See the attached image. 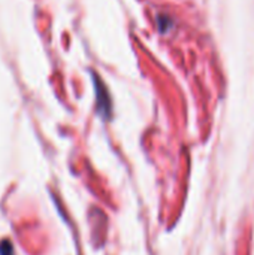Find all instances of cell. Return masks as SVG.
<instances>
[{
	"instance_id": "obj_1",
	"label": "cell",
	"mask_w": 254,
	"mask_h": 255,
	"mask_svg": "<svg viewBox=\"0 0 254 255\" xmlns=\"http://www.w3.org/2000/svg\"><path fill=\"white\" fill-rule=\"evenodd\" d=\"M94 87H96V94H97V108H99V114L108 120L111 117V102L108 97V93L103 87V84L100 82L99 78L94 76Z\"/></svg>"
},
{
	"instance_id": "obj_2",
	"label": "cell",
	"mask_w": 254,
	"mask_h": 255,
	"mask_svg": "<svg viewBox=\"0 0 254 255\" xmlns=\"http://www.w3.org/2000/svg\"><path fill=\"white\" fill-rule=\"evenodd\" d=\"M0 255H15L13 245L9 239H4L0 242Z\"/></svg>"
}]
</instances>
